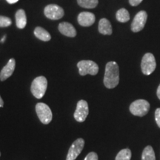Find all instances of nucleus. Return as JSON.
<instances>
[{
	"mask_svg": "<svg viewBox=\"0 0 160 160\" xmlns=\"http://www.w3.org/2000/svg\"><path fill=\"white\" fill-rule=\"evenodd\" d=\"M103 82L108 89L114 88L119 85V65L116 62H109L106 64Z\"/></svg>",
	"mask_w": 160,
	"mask_h": 160,
	"instance_id": "obj_1",
	"label": "nucleus"
},
{
	"mask_svg": "<svg viewBox=\"0 0 160 160\" xmlns=\"http://www.w3.org/2000/svg\"><path fill=\"white\" fill-rule=\"evenodd\" d=\"M142 160H156L154 151L151 145L146 146L143 150Z\"/></svg>",
	"mask_w": 160,
	"mask_h": 160,
	"instance_id": "obj_18",
	"label": "nucleus"
},
{
	"mask_svg": "<svg viewBox=\"0 0 160 160\" xmlns=\"http://www.w3.org/2000/svg\"><path fill=\"white\" fill-rule=\"evenodd\" d=\"M6 1H7L9 4H14L16 2H17L19 0H6Z\"/></svg>",
	"mask_w": 160,
	"mask_h": 160,
	"instance_id": "obj_26",
	"label": "nucleus"
},
{
	"mask_svg": "<svg viewBox=\"0 0 160 160\" xmlns=\"http://www.w3.org/2000/svg\"><path fill=\"white\" fill-rule=\"evenodd\" d=\"M59 31L62 34L69 37H75L77 36V31L73 25L69 22L60 23L59 25Z\"/></svg>",
	"mask_w": 160,
	"mask_h": 160,
	"instance_id": "obj_13",
	"label": "nucleus"
},
{
	"mask_svg": "<svg viewBox=\"0 0 160 160\" xmlns=\"http://www.w3.org/2000/svg\"><path fill=\"white\" fill-rule=\"evenodd\" d=\"M157 97L159 98V99L160 100V85H159V87H158V88H157Z\"/></svg>",
	"mask_w": 160,
	"mask_h": 160,
	"instance_id": "obj_25",
	"label": "nucleus"
},
{
	"mask_svg": "<svg viewBox=\"0 0 160 160\" xmlns=\"http://www.w3.org/2000/svg\"><path fill=\"white\" fill-rule=\"evenodd\" d=\"M36 112L42 123L48 125L51 122L53 114L48 105L45 103L39 102L36 105Z\"/></svg>",
	"mask_w": 160,
	"mask_h": 160,
	"instance_id": "obj_5",
	"label": "nucleus"
},
{
	"mask_svg": "<svg viewBox=\"0 0 160 160\" xmlns=\"http://www.w3.org/2000/svg\"><path fill=\"white\" fill-rule=\"evenodd\" d=\"M78 22L83 27H89L95 22L96 17L93 13L91 12H82L77 18Z\"/></svg>",
	"mask_w": 160,
	"mask_h": 160,
	"instance_id": "obj_11",
	"label": "nucleus"
},
{
	"mask_svg": "<svg viewBox=\"0 0 160 160\" xmlns=\"http://www.w3.org/2000/svg\"><path fill=\"white\" fill-rule=\"evenodd\" d=\"M155 119L158 127L160 128V108L155 111Z\"/></svg>",
	"mask_w": 160,
	"mask_h": 160,
	"instance_id": "obj_23",
	"label": "nucleus"
},
{
	"mask_svg": "<svg viewBox=\"0 0 160 160\" xmlns=\"http://www.w3.org/2000/svg\"><path fill=\"white\" fill-rule=\"evenodd\" d=\"M48 87V81L45 77H38L33 79L31 84V91L32 94L37 98L41 99L45 95Z\"/></svg>",
	"mask_w": 160,
	"mask_h": 160,
	"instance_id": "obj_2",
	"label": "nucleus"
},
{
	"mask_svg": "<svg viewBox=\"0 0 160 160\" xmlns=\"http://www.w3.org/2000/svg\"><path fill=\"white\" fill-rule=\"evenodd\" d=\"M98 30L101 34L102 35H111L113 33L112 26L108 19L102 18L100 19L98 26Z\"/></svg>",
	"mask_w": 160,
	"mask_h": 160,
	"instance_id": "obj_14",
	"label": "nucleus"
},
{
	"mask_svg": "<svg viewBox=\"0 0 160 160\" xmlns=\"http://www.w3.org/2000/svg\"><path fill=\"white\" fill-rule=\"evenodd\" d=\"M148 19V13L145 11H141L136 14L131 23V31L134 33L141 31L145 27Z\"/></svg>",
	"mask_w": 160,
	"mask_h": 160,
	"instance_id": "obj_8",
	"label": "nucleus"
},
{
	"mask_svg": "<svg viewBox=\"0 0 160 160\" xmlns=\"http://www.w3.org/2000/svg\"><path fill=\"white\" fill-rule=\"evenodd\" d=\"M34 35L38 39L44 42H48L51 39V35H50L48 32L41 27L36 28L34 30Z\"/></svg>",
	"mask_w": 160,
	"mask_h": 160,
	"instance_id": "obj_16",
	"label": "nucleus"
},
{
	"mask_svg": "<svg viewBox=\"0 0 160 160\" xmlns=\"http://www.w3.org/2000/svg\"><path fill=\"white\" fill-rule=\"evenodd\" d=\"M143 0H129V3L131 6H137Z\"/></svg>",
	"mask_w": 160,
	"mask_h": 160,
	"instance_id": "obj_24",
	"label": "nucleus"
},
{
	"mask_svg": "<svg viewBox=\"0 0 160 160\" xmlns=\"http://www.w3.org/2000/svg\"><path fill=\"white\" fill-rule=\"evenodd\" d=\"M129 109L133 115L144 117L148 113L150 103L145 99H137L131 104Z\"/></svg>",
	"mask_w": 160,
	"mask_h": 160,
	"instance_id": "obj_3",
	"label": "nucleus"
},
{
	"mask_svg": "<svg viewBox=\"0 0 160 160\" xmlns=\"http://www.w3.org/2000/svg\"><path fill=\"white\" fill-rule=\"evenodd\" d=\"M16 68V61L14 59H11L8 61L5 67L2 70L1 73H0V80L1 81H5L7 79H8L11 75L13 74V71H14Z\"/></svg>",
	"mask_w": 160,
	"mask_h": 160,
	"instance_id": "obj_12",
	"label": "nucleus"
},
{
	"mask_svg": "<svg viewBox=\"0 0 160 160\" xmlns=\"http://www.w3.org/2000/svg\"><path fill=\"white\" fill-rule=\"evenodd\" d=\"M84 146H85V140L83 139L79 138L75 140L70 147L66 160H75L83 150Z\"/></svg>",
	"mask_w": 160,
	"mask_h": 160,
	"instance_id": "obj_10",
	"label": "nucleus"
},
{
	"mask_svg": "<svg viewBox=\"0 0 160 160\" xmlns=\"http://www.w3.org/2000/svg\"><path fill=\"white\" fill-rule=\"evenodd\" d=\"M3 106H4V101H3V99H2L1 96H0V108L3 107Z\"/></svg>",
	"mask_w": 160,
	"mask_h": 160,
	"instance_id": "obj_27",
	"label": "nucleus"
},
{
	"mask_svg": "<svg viewBox=\"0 0 160 160\" xmlns=\"http://www.w3.org/2000/svg\"><path fill=\"white\" fill-rule=\"evenodd\" d=\"M77 3L80 7L84 8H94L99 3V0H77Z\"/></svg>",
	"mask_w": 160,
	"mask_h": 160,
	"instance_id": "obj_19",
	"label": "nucleus"
},
{
	"mask_svg": "<svg viewBox=\"0 0 160 160\" xmlns=\"http://www.w3.org/2000/svg\"><path fill=\"white\" fill-rule=\"evenodd\" d=\"M15 18L17 27L19 29H23L27 24V17H26L25 11L22 9L18 10L15 14Z\"/></svg>",
	"mask_w": 160,
	"mask_h": 160,
	"instance_id": "obj_15",
	"label": "nucleus"
},
{
	"mask_svg": "<svg viewBox=\"0 0 160 160\" xmlns=\"http://www.w3.org/2000/svg\"><path fill=\"white\" fill-rule=\"evenodd\" d=\"M89 113L88 104L85 100H79L77 102V109H76L74 114V119L79 122H82L87 119Z\"/></svg>",
	"mask_w": 160,
	"mask_h": 160,
	"instance_id": "obj_9",
	"label": "nucleus"
},
{
	"mask_svg": "<svg viewBox=\"0 0 160 160\" xmlns=\"http://www.w3.org/2000/svg\"><path fill=\"white\" fill-rule=\"evenodd\" d=\"M0 156H1V153H0Z\"/></svg>",
	"mask_w": 160,
	"mask_h": 160,
	"instance_id": "obj_29",
	"label": "nucleus"
},
{
	"mask_svg": "<svg viewBox=\"0 0 160 160\" xmlns=\"http://www.w3.org/2000/svg\"><path fill=\"white\" fill-rule=\"evenodd\" d=\"M157 62L153 54L147 53L143 56L141 62L142 71L145 75H151L155 71Z\"/></svg>",
	"mask_w": 160,
	"mask_h": 160,
	"instance_id": "obj_6",
	"label": "nucleus"
},
{
	"mask_svg": "<svg viewBox=\"0 0 160 160\" xmlns=\"http://www.w3.org/2000/svg\"><path fill=\"white\" fill-rule=\"evenodd\" d=\"M131 151L129 148L121 150L116 157L115 160H131Z\"/></svg>",
	"mask_w": 160,
	"mask_h": 160,
	"instance_id": "obj_20",
	"label": "nucleus"
},
{
	"mask_svg": "<svg viewBox=\"0 0 160 160\" xmlns=\"http://www.w3.org/2000/svg\"><path fill=\"white\" fill-rule=\"evenodd\" d=\"M77 67L79 68V74L81 76L87 74L94 76L97 75L99 72V66L91 60H82L78 62Z\"/></svg>",
	"mask_w": 160,
	"mask_h": 160,
	"instance_id": "obj_4",
	"label": "nucleus"
},
{
	"mask_svg": "<svg viewBox=\"0 0 160 160\" xmlns=\"http://www.w3.org/2000/svg\"><path fill=\"white\" fill-rule=\"evenodd\" d=\"M85 160H98V155L95 152H91L86 156Z\"/></svg>",
	"mask_w": 160,
	"mask_h": 160,
	"instance_id": "obj_22",
	"label": "nucleus"
},
{
	"mask_svg": "<svg viewBox=\"0 0 160 160\" xmlns=\"http://www.w3.org/2000/svg\"><path fill=\"white\" fill-rule=\"evenodd\" d=\"M116 18L117 21L119 22L125 23L128 22L130 20V14L129 12L125 8H121L116 13Z\"/></svg>",
	"mask_w": 160,
	"mask_h": 160,
	"instance_id": "obj_17",
	"label": "nucleus"
},
{
	"mask_svg": "<svg viewBox=\"0 0 160 160\" xmlns=\"http://www.w3.org/2000/svg\"><path fill=\"white\" fill-rule=\"evenodd\" d=\"M12 21L9 17L0 16V28H6L11 25Z\"/></svg>",
	"mask_w": 160,
	"mask_h": 160,
	"instance_id": "obj_21",
	"label": "nucleus"
},
{
	"mask_svg": "<svg viewBox=\"0 0 160 160\" xmlns=\"http://www.w3.org/2000/svg\"><path fill=\"white\" fill-rule=\"evenodd\" d=\"M5 39H6V35H5L2 38V39H1V42H5Z\"/></svg>",
	"mask_w": 160,
	"mask_h": 160,
	"instance_id": "obj_28",
	"label": "nucleus"
},
{
	"mask_svg": "<svg viewBox=\"0 0 160 160\" xmlns=\"http://www.w3.org/2000/svg\"><path fill=\"white\" fill-rule=\"evenodd\" d=\"M45 17L52 20H58L63 17L65 12L62 8L54 4L47 5L44 10Z\"/></svg>",
	"mask_w": 160,
	"mask_h": 160,
	"instance_id": "obj_7",
	"label": "nucleus"
}]
</instances>
